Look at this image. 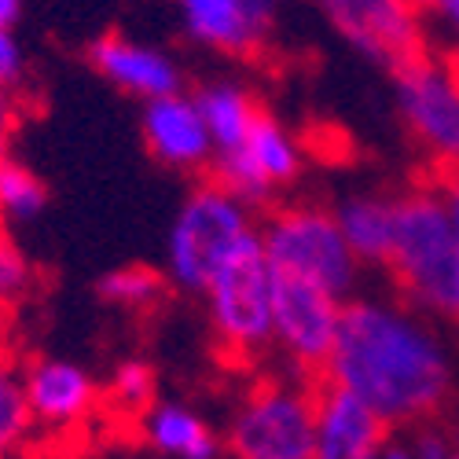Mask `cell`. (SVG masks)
<instances>
[{"mask_svg": "<svg viewBox=\"0 0 459 459\" xmlns=\"http://www.w3.org/2000/svg\"><path fill=\"white\" fill-rule=\"evenodd\" d=\"M320 382L364 401L390 430H411L452 404L455 360L434 316L401 294H353Z\"/></svg>", "mask_w": 459, "mask_h": 459, "instance_id": "obj_1", "label": "cell"}, {"mask_svg": "<svg viewBox=\"0 0 459 459\" xmlns=\"http://www.w3.org/2000/svg\"><path fill=\"white\" fill-rule=\"evenodd\" d=\"M386 269L408 305L434 320H459V243L441 180L397 195V236Z\"/></svg>", "mask_w": 459, "mask_h": 459, "instance_id": "obj_2", "label": "cell"}, {"mask_svg": "<svg viewBox=\"0 0 459 459\" xmlns=\"http://www.w3.org/2000/svg\"><path fill=\"white\" fill-rule=\"evenodd\" d=\"M213 346L228 364H257L273 353V264L250 232L203 287Z\"/></svg>", "mask_w": 459, "mask_h": 459, "instance_id": "obj_3", "label": "cell"}, {"mask_svg": "<svg viewBox=\"0 0 459 459\" xmlns=\"http://www.w3.org/2000/svg\"><path fill=\"white\" fill-rule=\"evenodd\" d=\"M320 382L294 371L261 375L228 419L224 448L236 459H313Z\"/></svg>", "mask_w": 459, "mask_h": 459, "instance_id": "obj_4", "label": "cell"}, {"mask_svg": "<svg viewBox=\"0 0 459 459\" xmlns=\"http://www.w3.org/2000/svg\"><path fill=\"white\" fill-rule=\"evenodd\" d=\"M250 232H257L254 206L228 191L221 180H206L187 191L177 206L166 236V280L177 290L203 294L221 261L232 254Z\"/></svg>", "mask_w": 459, "mask_h": 459, "instance_id": "obj_5", "label": "cell"}, {"mask_svg": "<svg viewBox=\"0 0 459 459\" xmlns=\"http://www.w3.org/2000/svg\"><path fill=\"white\" fill-rule=\"evenodd\" d=\"M257 236L273 273L309 280L342 301L357 294L364 264L342 239V228L327 206L283 203L257 224Z\"/></svg>", "mask_w": 459, "mask_h": 459, "instance_id": "obj_6", "label": "cell"}, {"mask_svg": "<svg viewBox=\"0 0 459 459\" xmlns=\"http://www.w3.org/2000/svg\"><path fill=\"white\" fill-rule=\"evenodd\" d=\"M394 103L415 147L441 169H459V63L448 56L408 59L394 70Z\"/></svg>", "mask_w": 459, "mask_h": 459, "instance_id": "obj_7", "label": "cell"}, {"mask_svg": "<svg viewBox=\"0 0 459 459\" xmlns=\"http://www.w3.org/2000/svg\"><path fill=\"white\" fill-rule=\"evenodd\" d=\"M342 309L346 301L331 290L273 273V353L283 357V368L305 378H324L331 360Z\"/></svg>", "mask_w": 459, "mask_h": 459, "instance_id": "obj_8", "label": "cell"}, {"mask_svg": "<svg viewBox=\"0 0 459 459\" xmlns=\"http://www.w3.org/2000/svg\"><path fill=\"white\" fill-rule=\"evenodd\" d=\"M210 169L213 180L236 191L239 199H247L250 206H264L301 177L305 147L290 133V126H283L273 110L261 107L247 136L236 147L217 151Z\"/></svg>", "mask_w": 459, "mask_h": 459, "instance_id": "obj_9", "label": "cell"}, {"mask_svg": "<svg viewBox=\"0 0 459 459\" xmlns=\"http://www.w3.org/2000/svg\"><path fill=\"white\" fill-rule=\"evenodd\" d=\"M313 8L375 66L397 70L427 52L423 12L411 0H313Z\"/></svg>", "mask_w": 459, "mask_h": 459, "instance_id": "obj_10", "label": "cell"}, {"mask_svg": "<svg viewBox=\"0 0 459 459\" xmlns=\"http://www.w3.org/2000/svg\"><path fill=\"white\" fill-rule=\"evenodd\" d=\"M22 375H26V404L33 415L37 437L48 441L78 437L103 404V386L78 360L37 357L22 364Z\"/></svg>", "mask_w": 459, "mask_h": 459, "instance_id": "obj_11", "label": "cell"}, {"mask_svg": "<svg viewBox=\"0 0 459 459\" xmlns=\"http://www.w3.org/2000/svg\"><path fill=\"white\" fill-rule=\"evenodd\" d=\"M173 8L191 41L232 59L261 56L280 22V0H173Z\"/></svg>", "mask_w": 459, "mask_h": 459, "instance_id": "obj_12", "label": "cell"}, {"mask_svg": "<svg viewBox=\"0 0 459 459\" xmlns=\"http://www.w3.org/2000/svg\"><path fill=\"white\" fill-rule=\"evenodd\" d=\"M140 133L151 159L173 173H203L213 166V140L191 92L147 100L140 114Z\"/></svg>", "mask_w": 459, "mask_h": 459, "instance_id": "obj_13", "label": "cell"}, {"mask_svg": "<svg viewBox=\"0 0 459 459\" xmlns=\"http://www.w3.org/2000/svg\"><path fill=\"white\" fill-rule=\"evenodd\" d=\"M89 63L103 82L122 89L126 96L147 103L159 96L184 92V70L180 63L147 41H133L126 33H103L89 48Z\"/></svg>", "mask_w": 459, "mask_h": 459, "instance_id": "obj_14", "label": "cell"}, {"mask_svg": "<svg viewBox=\"0 0 459 459\" xmlns=\"http://www.w3.org/2000/svg\"><path fill=\"white\" fill-rule=\"evenodd\" d=\"M394 430L353 394L320 382L313 459H382Z\"/></svg>", "mask_w": 459, "mask_h": 459, "instance_id": "obj_15", "label": "cell"}, {"mask_svg": "<svg viewBox=\"0 0 459 459\" xmlns=\"http://www.w3.org/2000/svg\"><path fill=\"white\" fill-rule=\"evenodd\" d=\"M140 441L166 459H217L224 452L213 423L184 401H155L136 415Z\"/></svg>", "mask_w": 459, "mask_h": 459, "instance_id": "obj_16", "label": "cell"}, {"mask_svg": "<svg viewBox=\"0 0 459 459\" xmlns=\"http://www.w3.org/2000/svg\"><path fill=\"white\" fill-rule=\"evenodd\" d=\"M342 239L350 243L360 264H386L397 236V199L382 191H357L346 195L334 210Z\"/></svg>", "mask_w": 459, "mask_h": 459, "instance_id": "obj_17", "label": "cell"}, {"mask_svg": "<svg viewBox=\"0 0 459 459\" xmlns=\"http://www.w3.org/2000/svg\"><path fill=\"white\" fill-rule=\"evenodd\" d=\"M195 107L203 114V122L210 129V140H213V151H228L236 147L247 129L254 126V118L261 114V103L257 96L236 82V78H217V82H206L199 85L195 92Z\"/></svg>", "mask_w": 459, "mask_h": 459, "instance_id": "obj_18", "label": "cell"}, {"mask_svg": "<svg viewBox=\"0 0 459 459\" xmlns=\"http://www.w3.org/2000/svg\"><path fill=\"white\" fill-rule=\"evenodd\" d=\"M33 415L26 404V375L15 353L0 342V459H15L33 445Z\"/></svg>", "mask_w": 459, "mask_h": 459, "instance_id": "obj_19", "label": "cell"}, {"mask_svg": "<svg viewBox=\"0 0 459 459\" xmlns=\"http://www.w3.org/2000/svg\"><path fill=\"white\" fill-rule=\"evenodd\" d=\"M169 280L162 269H151V264H122V269H110L100 280V298L114 309L126 313H147L166 298Z\"/></svg>", "mask_w": 459, "mask_h": 459, "instance_id": "obj_20", "label": "cell"}, {"mask_svg": "<svg viewBox=\"0 0 459 459\" xmlns=\"http://www.w3.org/2000/svg\"><path fill=\"white\" fill-rule=\"evenodd\" d=\"M48 206V184L30 166L8 159L0 166V224H30Z\"/></svg>", "mask_w": 459, "mask_h": 459, "instance_id": "obj_21", "label": "cell"}, {"mask_svg": "<svg viewBox=\"0 0 459 459\" xmlns=\"http://www.w3.org/2000/svg\"><path fill=\"white\" fill-rule=\"evenodd\" d=\"M155 390H159L155 368H151L147 360L133 357V360H122L118 368L110 371L107 386H103V404L114 408V411H122L126 419L136 423V415L155 404Z\"/></svg>", "mask_w": 459, "mask_h": 459, "instance_id": "obj_22", "label": "cell"}, {"mask_svg": "<svg viewBox=\"0 0 459 459\" xmlns=\"http://www.w3.org/2000/svg\"><path fill=\"white\" fill-rule=\"evenodd\" d=\"M33 290V261L15 243L12 228L0 224V309H15Z\"/></svg>", "mask_w": 459, "mask_h": 459, "instance_id": "obj_23", "label": "cell"}, {"mask_svg": "<svg viewBox=\"0 0 459 459\" xmlns=\"http://www.w3.org/2000/svg\"><path fill=\"white\" fill-rule=\"evenodd\" d=\"M408 448L415 452V459H452V452L459 448L452 430L441 427L437 419H430V423H419L411 427V437H404Z\"/></svg>", "mask_w": 459, "mask_h": 459, "instance_id": "obj_24", "label": "cell"}, {"mask_svg": "<svg viewBox=\"0 0 459 459\" xmlns=\"http://www.w3.org/2000/svg\"><path fill=\"white\" fill-rule=\"evenodd\" d=\"M26 78V52L15 37V26H0V85L12 89Z\"/></svg>", "mask_w": 459, "mask_h": 459, "instance_id": "obj_25", "label": "cell"}, {"mask_svg": "<svg viewBox=\"0 0 459 459\" xmlns=\"http://www.w3.org/2000/svg\"><path fill=\"white\" fill-rule=\"evenodd\" d=\"M15 122H19V107H15V92L0 85V166L12 159V136H15Z\"/></svg>", "mask_w": 459, "mask_h": 459, "instance_id": "obj_26", "label": "cell"}, {"mask_svg": "<svg viewBox=\"0 0 459 459\" xmlns=\"http://www.w3.org/2000/svg\"><path fill=\"white\" fill-rule=\"evenodd\" d=\"M427 12H434V15L452 30L455 45H459V0H430V8H427ZM455 63H459V56H455Z\"/></svg>", "mask_w": 459, "mask_h": 459, "instance_id": "obj_27", "label": "cell"}, {"mask_svg": "<svg viewBox=\"0 0 459 459\" xmlns=\"http://www.w3.org/2000/svg\"><path fill=\"white\" fill-rule=\"evenodd\" d=\"M441 187H445V199L452 210V224H455V243H459V169L441 173Z\"/></svg>", "mask_w": 459, "mask_h": 459, "instance_id": "obj_28", "label": "cell"}, {"mask_svg": "<svg viewBox=\"0 0 459 459\" xmlns=\"http://www.w3.org/2000/svg\"><path fill=\"white\" fill-rule=\"evenodd\" d=\"M22 15V0H0V26H15Z\"/></svg>", "mask_w": 459, "mask_h": 459, "instance_id": "obj_29", "label": "cell"}, {"mask_svg": "<svg viewBox=\"0 0 459 459\" xmlns=\"http://www.w3.org/2000/svg\"><path fill=\"white\" fill-rule=\"evenodd\" d=\"M382 459H415V452L408 448V441H394V437H390V445H386V452H382Z\"/></svg>", "mask_w": 459, "mask_h": 459, "instance_id": "obj_30", "label": "cell"}, {"mask_svg": "<svg viewBox=\"0 0 459 459\" xmlns=\"http://www.w3.org/2000/svg\"><path fill=\"white\" fill-rule=\"evenodd\" d=\"M411 4H415L419 12H427V8H430V0H411Z\"/></svg>", "mask_w": 459, "mask_h": 459, "instance_id": "obj_31", "label": "cell"}, {"mask_svg": "<svg viewBox=\"0 0 459 459\" xmlns=\"http://www.w3.org/2000/svg\"><path fill=\"white\" fill-rule=\"evenodd\" d=\"M452 459H459V448H455V452H452Z\"/></svg>", "mask_w": 459, "mask_h": 459, "instance_id": "obj_32", "label": "cell"}]
</instances>
